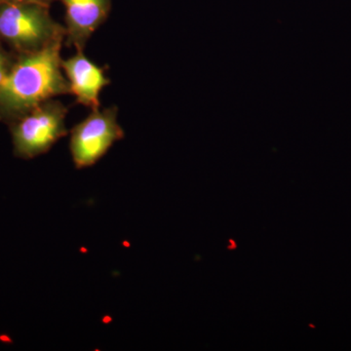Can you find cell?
<instances>
[{"instance_id":"5","label":"cell","mask_w":351,"mask_h":351,"mask_svg":"<svg viewBox=\"0 0 351 351\" xmlns=\"http://www.w3.org/2000/svg\"><path fill=\"white\" fill-rule=\"evenodd\" d=\"M64 7L66 47L84 51L95 32L108 20L112 0H59Z\"/></svg>"},{"instance_id":"8","label":"cell","mask_w":351,"mask_h":351,"mask_svg":"<svg viewBox=\"0 0 351 351\" xmlns=\"http://www.w3.org/2000/svg\"><path fill=\"white\" fill-rule=\"evenodd\" d=\"M4 1L13 2V3H34L50 7L53 2L58 0H4Z\"/></svg>"},{"instance_id":"6","label":"cell","mask_w":351,"mask_h":351,"mask_svg":"<svg viewBox=\"0 0 351 351\" xmlns=\"http://www.w3.org/2000/svg\"><path fill=\"white\" fill-rule=\"evenodd\" d=\"M61 66L75 103L91 110L100 108L101 92L110 84L105 69L88 59L83 51H76L73 56L62 59Z\"/></svg>"},{"instance_id":"7","label":"cell","mask_w":351,"mask_h":351,"mask_svg":"<svg viewBox=\"0 0 351 351\" xmlns=\"http://www.w3.org/2000/svg\"><path fill=\"white\" fill-rule=\"evenodd\" d=\"M16 58L17 54L10 49H6L5 44L0 40V86L12 69Z\"/></svg>"},{"instance_id":"3","label":"cell","mask_w":351,"mask_h":351,"mask_svg":"<svg viewBox=\"0 0 351 351\" xmlns=\"http://www.w3.org/2000/svg\"><path fill=\"white\" fill-rule=\"evenodd\" d=\"M68 112V107L61 101L51 99L9 124L14 156L27 160L49 152L69 133Z\"/></svg>"},{"instance_id":"1","label":"cell","mask_w":351,"mask_h":351,"mask_svg":"<svg viewBox=\"0 0 351 351\" xmlns=\"http://www.w3.org/2000/svg\"><path fill=\"white\" fill-rule=\"evenodd\" d=\"M64 43L57 41L38 52L17 54L0 86V122L8 126L44 101L71 95L61 66Z\"/></svg>"},{"instance_id":"2","label":"cell","mask_w":351,"mask_h":351,"mask_svg":"<svg viewBox=\"0 0 351 351\" xmlns=\"http://www.w3.org/2000/svg\"><path fill=\"white\" fill-rule=\"evenodd\" d=\"M64 38V25L53 19L50 7L0 0V40L16 54L38 52Z\"/></svg>"},{"instance_id":"4","label":"cell","mask_w":351,"mask_h":351,"mask_svg":"<svg viewBox=\"0 0 351 351\" xmlns=\"http://www.w3.org/2000/svg\"><path fill=\"white\" fill-rule=\"evenodd\" d=\"M119 108H96L76 124L69 134V151L77 169L90 167L107 154L115 143L125 136L120 126Z\"/></svg>"}]
</instances>
